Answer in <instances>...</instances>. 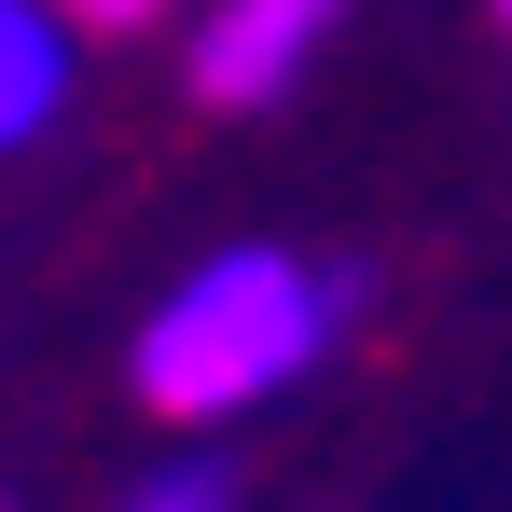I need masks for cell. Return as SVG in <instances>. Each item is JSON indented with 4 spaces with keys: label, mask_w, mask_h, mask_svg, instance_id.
Returning <instances> with one entry per match:
<instances>
[{
    "label": "cell",
    "mask_w": 512,
    "mask_h": 512,
    "mask_svg": "<svg viewBox=\"0 0 512 512\" xmlns=\"http://www.w3.org/2000/svg\"><path fill=\"white\" fill-rule=\"evenodd\" d=\"M360 319V277H333V263H305V250H222V263H194L167 305L139 319V402L180 429H208V416H250V402H277L319 346Z\"/></svg>",
    "instance_id": "cell-1"
},
{
    "label": "cell",
    "mask_w": 512,
    "mask_h": 512,
    "mask_svg": "<svg viewBox=\"0 0 512 512\" xmlns=\"http://www.w3.org/2000/svg\"><path fill=\"white\" fill-rule=\"evenodd\" d=\"M346 28V0H222L208 42H194V97L208 111H263V97L305 84V56Z\"/></svg>",
    "instance_id": "cell-2"
},
{
    "label": "cell",
    "mask_w": 512,
    "mask_h": 512,
    "mask_svg": "<svg viewBox=\"0 0 512 512\" xmlns=\"http://www.w3.org/2000/svg\"><path fill=\"white\" fill-rule=\"evenodd\" d=\"M56 111H70V28L42 0H0V153L42 139Z\"/></svg>",
    "instance_id": "cell-3"
},
{
    "label": "cell",
    "mask_w": 512,
    "mask_h": 512,
    "mask_svg": "<svg viewBox=\"0 0 512 512\" xmlns=\"http://www.w3.org/2000/svg\"><path fill=\"white\" fill-rule=\"evenodd\" d=\"M125 512H236V471L180 457V471H153V485H125Z\"/></svg>",
    "instance_id": "cell-4"
},
{
    "label": "cell",
    "mask_w": 512,
    "mask_h": 512,
    "mask_svg": "<svg viewBox=\"0 0 512 512\" xmlns=\"http://www.w3.org/2000/svg\"><path fill=\"white\" fill-rule=\"evenodd\" d=\"M42 14H56V28H70V42H84V28H153V14H167V0H42Z\"/></svg>",
    "instance_id": "cell-5"
},
{
    "label": "cell",
    "mask_w": 512,
    "mask_h": 512,
    "mask_svg": "<svg viewBox=\"0 0 512 512\" xmlns=\"http://www.w3.org/2000/svg\"><path fill=\"white\" fill-rule=\"evenodd\" d=\"M499 28H512V0H499Z\"/></svg>",
    "instance_id": "cell-6"
}]
</instances>
